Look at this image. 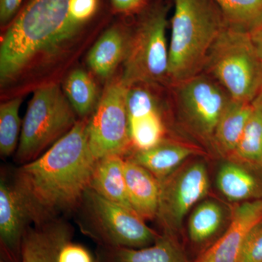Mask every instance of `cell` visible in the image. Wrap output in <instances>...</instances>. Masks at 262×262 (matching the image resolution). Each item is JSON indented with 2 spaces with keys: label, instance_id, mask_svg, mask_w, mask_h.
I'll return each instance as SVG.
<instances>
[{
  "label": "cell",
  "instance_id": "cell-15",
  "mask_svg": "<svg viewBox=\"0 0 262 262\" xmlns=\"http://www.w3.org/2000/svg\"><path fill=\"white\" fill-rule=\"evenodd\" d=\"M125 160L120 155L96 160L89 188L108 201L133 210L127 195Z\"/></svg>",
  "mask_w": 262,
  "mask_h": 262
},
{
  "label": "cell",
  "instance_id": "cell-4",
  "mask_svg": "<svg viewBox=\"0 0 262 262\" xmlns=\"http://www.w3.org/2000/svg\"><path fill=\"white\" fill-rule=\"evenodd\" d=\"M203 71L236 101L252 103L262 89V59L250 33L228 25L213 43Z\"/></svg>",
  "mask_w": 262,
  "mask_h": 262
},
{
  "label": "cell",
  "instance_id": "cell-10",
  "mask_svg": "<svg viewBox=\"0 0 262 262\" xmlns=\"http://www.w3.org/2000/svg\"><path fill=\"white\" fill-rule=\"evenodd\" d=\"M160 182L158 215L165 232L175 235L184 217L208 194L209 177L205 164L196 162L179 168Z\"/></svg>",
  "mask_w": 262,
  "mask_h": 262
},
{
  "label": "cell",
  "instance_id": "cell-28",
  "mask_svg": "<svg viewBox=\"0 0 262 262\" xmlns=\"http://www.w3.org/2000/svg\"><path fill=\"white\" fill-rule=\"evenodd\" d=\"M128 120L138 118L158 110L156 100L149 91L143 88H128L126 96Z\"/></svg>",
  "mask_w": 262,
  "mask_h": 262
},
{
  "label": "cell",
  "instance_id": "cell-5",
  "mask_svg": "<svg viewBox=\"0 0 262 262\" xmlns=\"http://www.w3.org/2000/svg\"><path fill=\"white\" fill-rule=\"evenodd\" d=\"M75 112L57 84L38 89L22 122L15 162L22 165L37 159L66 135L77 123Z\"/></svg>",
  "mask_w": 262,
  "mask_h": 262
},
{
  "label": "cell",
  "instance_id": "cell-7",
  "mask_svg": "<svg viewBox=\"0 0 262 262\" xmlns=\"http://www.w3.org/2000/svg\"><path fill=\"white\" fill-rule=\"evenodd\" d=\"M82 201L85 202L96 237L106 248L146 247L159 237L134 210L108 201L89 188Z\"/></svg>",
  "mask_w": 262,
  "mask_h": 262
},
{
  "label": "cell",
  "instance_id": "cell-23",
  "mask_svg": "<svg viewBox=\"0 0 262 262\" xmlns=\"http://www.w3.org/2000/svg\"><path fill=\"white\" fill-rule=\"evenodd\" d=\"M223 210L214 201H205L196 206L188 223V234L194 244H203L216 234L223 222Z\"/></svg>",
  "mask_w": 262,
  "mask_h": 262
},
{
  "label": "cell",
  "instance_id": "cell-6",
  "mask_svg": "<svg viewBox=\"0 0 262 262\" xmlns=\"http://www.w3.org/2000/svg\"><path fill=\"white\" fill-rule=\"evenodd\" d=\"M168 9L158 7L143 19L129 39L121 82L127 88L169 80Z\"/></svg>",
  "mask_w": 262,
  "mask_h": 262
},
{
  "label": "cell",
  "instance_id": "cell-12",
  "mask_svg": "<svg viewBox=\"0 0 262 262\" xmlns=\"http://www.w3.org/2000/svg\"><path fill=\"white\" fill-rule=\"evenodd\" d=\"M262 222V198L234 208L228 228L194 262H235L251 230Z\"/></svg>",
  "mask_w": 262,
  "mask_h": 262
},
{
  "label": "cell",
  "instance_id": "cell-1",
  "mask_svg": "<svg viewBox=\"0 0 262 262\" xmlns=\"http://www.w3.org/2000/svg\"><path fill=\"white\" fill-rule=\"evenodd\" d=\"M96 158L89 141L88 122H77L37 159L20 165L15 184L37 225L71 211L89 189Z\"/></svg>",
  "mask_w": 262,
  "mask_h": 262
},
{
  "label": "cell",
  "instance_id": "cell-29",
  "mask_svg": "<svg viewBox=\"0 0 262 262\" xmlns=\"http://www.w3.org/2000/svg\"><path fill=\"white\" fill-rule=\"evenodd\" d=\"M235 262H262V222L248 234Z\"/></svg>",
  "mask_w": 262,
  "mask_h": 262
},
{
  "label": "cell",
  "instance_id": "cell-30",
  "mask_svg": "<svg viewBox=\"0 0 262 262\" xmlns=\"http://www.w3.org/2000/svg\"><path fill=\"white\" fill-rule=\"evenodd\" d=\"M23 0H0V20L3 24L13 18Z\"/></svg>",
  "mask_w": 262,
  "mask_h": 262
},
{
  "label": "cell",
  "instance_id": "cell-22",
  "mask_svg": "<svg viewBox=\"0 0 262 262\" xmlns=\"http://www.w3.org/2000/svg\"><path fill=\"white\" fill-rule=\"evenodd\" d=\"M20 262H56L55 223L27 229L22 242Z\"/></svg>",
  "mask_w": 262,
  "mask_h": 262
},
{
  "label": "cell",
  "instance_id": "cell-3",
  "mask_svg": "<svg viewBox=\"0 0 262 262\" xmlns=\"http://www.w3.org/2000/svg\"><path fill=\"white\" fill-rule=\"evenodd\" d=\"M169 43V80L173 84L201 74L226 26L214 0H174Z\"/></svg>",
  "mask_w": 262,
  "mask_h": 262
},
{
  "label": "cell",
  "instance_id": "cell-2",
  "mask_svg": "<svg viewBox=\"0 0 262 262\" xmlns=\"http://www.w3.org/2000/svg\"><path fill=\"white\" fill-rule=\"evenodd\" d=\"M84 24L74 15L71 0H30L2 40V84L14 80L41 57L56 54Z\"/></svg>",
  "mask_w": 262,
  "mask_h": 262
},
{
  "label": "cell",
  "instance_id": "cell-27",
  "mask_svg": "<svg viewBox=\"0 0 262 262\" xmlns=\"http://www.w3.org/2000/svg\"><path fill=\"white\" fill-rule=\"evenodd\" d=\"M55 257L56 262H96L82 245L73 242L67 226L55 223Z\"/></svg>",
  "mask_w": 262,
  "mask_h": 262
},
{
  "label": "cell",
  "instance_id": "cell-19",
  "mask_svg": "<svg viewBox=\"0 0 262 262\" xmlns=\"http://www.w3.org/2000/svg\"><path fill=\"white\" fill-rule=\"evenodd\" d=\"M128 40L120 29L106 31L89 52L88 62L91 70L103 78L110 77L125 58Z\"/></svg>",
  "mask_w": 262,
  "mask_h": 262
},
{
  "label": "cell",
  "instance_id": "cell-16",
  "mask_svg": "<svg viewBox=\"0 0 262 262\" xmlns=\"http://www.w3.org/2000/svg\"><path fill=\"white\" fill-rule=\"evenodd\" d=\"M106 262H189L173 234L164 232L141 248H108Z\"/></svg>",
  "mask_w": 262,
  "mask_h": 262
},
{
  "label": "cell",
  "instance_id": "cell-21",
  "mask_svg": "<svg viewBox=\"0 0 262 262\" xmlns=\"http://www.w3.org/2000/svg\"><path fill=\"white\" fill-rule=\"evenodd\" d=\"M227 25L251 33L262 24V0H214Z\"/></svg>",
  "mask_w": 262,
  "mask_h": 262
},
{
  "label": "cell",
  "instance_id": "cell-9",
  "mask_svg": "<svg viewBox=\"0 0 262 262\" xmlns=\"http://www.w3.org/2000/svg\"><path fill=\"white\" fill-rule=\"evenodd\" d=\"M121 80L108 86L88 122L90 147L96 160L123 156L131 146L126 96Z\"/></svg>",
  "mask_w": 262,
  "mask_h": 262
},
{
  "label": "cell",
  "instance_id": "cell-8",
  "mask_svg": "<svg viewBox=\"0 0 262 262\" xmlns=\"http://www.w3.org/2000/svg\"><path fill=\"white\" fill-rule=\"evenodd\" d=\"M173 85L176 102L183 120L195 135L213 141L218 122L232 98L206 73Z\"/></svg>",
  "mask_w": 262,
  "mask_h": 262
},
{
  "label": "cell",
  "instance_id": "cell-20",
  "mask_svg": "<svg viewBox=\"0 0 262 262\" xmlns=\"http://www.w3.org/2000/svg\"><path fill=\"white\" fill-rule=\"evenodd\" d=\"M253 106L252 113L241 141L229 157L262 175V110L253 104Z\"/></svg>",
  "mask_w": 262,
  "mask_h": 262
},
{
  "label": "cell",
  "instance_id": "cell-25",
  "mask_svg": "<svg viewBox=\"0 0 262 262\" xmlns=\"http://www.w3.org/2000/svg\"><path fill=\"white\" fill-rule=\"evenodd\" d=\"M64 90L74 110L81 115H89L94 108L96 100V87L87 72L76 70L65 81Z\"/></svg>",
  "mask_w": 262,
  "mask_h": 262
},
{
  "label": "cell",
  "instance_id": "cell-31",
  "mask_svg": "<svg viewBox=\"0 0 262 262\" xmlns=\"http://www.w3.org/2000/svg\"><path fill=\"white\" fill-rule=\"evenodd\" d=\"M115 9L121 12L133 11L140 8L144 0H111Z\"/></svg>",
  "mask_w": 262,
  "mask_h": 262
},
{
  "label": "cell",
  "instance_id": "cell-17",
  "mask_svg": "<svg viewBox=\"0 0 262 262\" xmlns=\"http://www.w3.org/2000/svg\"><path fill=\"white\" fill-rule=\"evenodd\" d=\"M217 187L230 201L246 202L262 198V182L234 162L224 164L216 179Z\"/></svg>",
  "mask_w": 262,
  "mask_h": 262
},
{
  "label": "cell",
  "instance_id": "cell-34",
  "mask_svg": "<svg viewBox=\"0 0 262 262\" xmlns=\"http://www.w3.org/2000/svg\"><path fill=\"white\" fill-rule=\"evenodd\" d=\"M0 262H12L10 259H8L3 253H1V258H0Z\"/></svg>",
  "mask_w": 262,
  "mask_h": 262
},
{
  "label": "cell",
  "instance_id": "cell-11",
  "mask_svg": "<svg viewBox=\"0 0 262 262\" xmlns=\"http://www.w3.org/2000/svg\"><path fill=\"white\" fill-rule=\"evenodd\" d=\"M32 215L15 183L2 176L0 181V241L1 253L12 262H20L22 242Z\"/></svg>",
  "mask_w": 262,
  "mask_h": 262
},
{
  "label": "cell",
  "instance_id": "cell-14",
  "mask_svg": "<svg viewBox=\"0 0 262 262\" xmlns=\"http://www.w3.org/2000/svg\"><path fill=\"white\" fill-rule=\"evenodd\" d=\"M192 146L177 141H162L144 151H136L129 159L144 167L159 181L167 178L180 168L184 162L196 154Z\"/></svg>",
  "mask_w": 262,
  "mask_h": 262
},
{
  "label": "cell",
  "instance_id": "cell-33",
  "mask_svg": "<svg viewBox=\"0 0 262 262\" xmlns=\"http://www.w3.org/2000/svg\"><path fill=\"white\" fill-rule=\"evenodd\" d=\"M252 103L254 106H257V107L261 108L262 110V89L260 92L258 93L257 96H256V97L252 101Z\"/></svg>",
  "mask_w": 262,
  "mask_h": 262
},
{
  "label": "cell",
  "instance_id": "cell-24",
  "mask_svg": "<svg viewBox=\"0 0 262 262\" xmlns=\"http://www.w3.org/2000/svg\"><path fill=\"white\" fill-rule=\"evenodd\" d=\"M128 122L131 146L136 151L151 149L164 140L165 126L159 110Z\"/></svg>",
  "mask_w": 262,
  "mask_h": 262
},
{
  "label": "cell",
  "instance_id": "cell-32",
  "mask_svg": "<svg viewBox=\"0 0 262 262\" xmlns=\"http://www.w3.org/2000/svg\"><path fill=\"white\" fill-rule=\"evenodd\" d=\"M250 35H251L253 45L258 52V56L262 59V24L257 29L250 33Z\"/></svg>",
  "mask_w": 262,
  "mask_h": 262
},
{
  "label": "cell",
  "instance_id": "cell-18",
  "mask_svg": "<svg viewBox=\"0 0 262 262\" xmlns=\"http://www.w3.org/2000/svg\"><path fill=\"white\" fill-rule=\"evenodd\" d=\"M252 103L231 99L215 128L213 141L222 152L230 156L234 152L252 113Z\"/></svg>",
  "mask_w": 262,
  "mask_h": 262
},
{
  "label": "cell",
  "instance_id": "cell-13",
  "mask_svg": "<svg viewBox=\"0 0 262 262\" xmlns=\"http://www.w3.org/2000/svg\"><path fill=\"white\" fill-rule=\"evenodd\" d=\"M125 176L129 201L133 210L144 220L158 215L160 182L149 170L129 158L125 160Z\"/></svg>",
  "mask_w": 262,
  "mask_h": 262
},
{
  "label": "cell",
  "instance_id": "cell-26",
  "mask_svg": "<svg viewBox=\"0 0 262 262\" xmlns=\"http://www.w3.org/2000/svg\"><path fill=\"white\" fill-rule=\"evenodd\" d=\"M21 102V98H15L0 106V153L4 158L13 154L18 146L22 127L19 116Z\"/></svg>",
  "mask_w": 262,
  "mask_h": 262
}]
</instances>
